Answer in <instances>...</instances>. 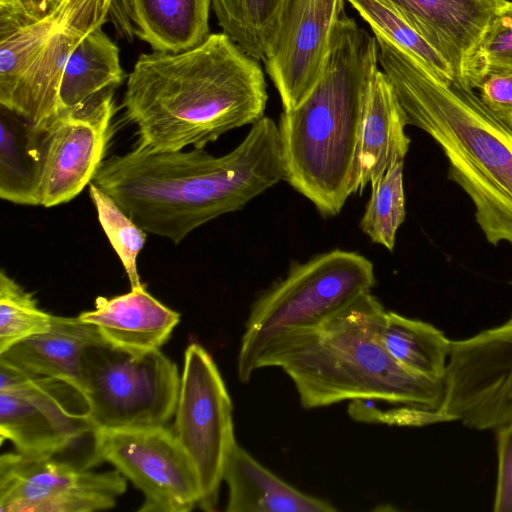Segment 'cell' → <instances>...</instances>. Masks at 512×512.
<instances>
[{
    "label": "cell",
    "instance_id": "cell-1",
    "mask_svg": "<svg viewBox=\"0 0 512 512\" xmlns=\"http://www.w3.org/2000/svg\"><path fill=\"white\" fill-rule=\"evenodd\" d=\"M285 180L278 125L263 116L223 156L204 148L153 152L137 144L105 159L92 183L144 231L179 244L190 232Z\"/></svg>",
    "mask_w": 512,
    "mask_h": 512
},
{
    "label": "cell",
    "instance_id": "cell-2",
    "mask_svg": "<svg viewBox=\"0 0 512 512\" xmlns=\"http://www.w3.org/2000/svg\"><path fill=\"white\" fill-rule=\"evenodd\" d=\"M259 61L223 31L182 52L141 54L122 102L137 144L153 152L204 148L257 122L268 100Z\"/></svg>",
    "mask_w": 512,
    "mask_h": 512
},
{
    "label": "cell",
    "instance_id": "cell-3",
    "mask_svg": "<svg viewBox=\"0 0 512 512\" xmlns=\"http://www.w3.org/2000/svg\"><path fill=\"white\" fill-rule=\"evenodd\" d=\"M385 312L364 293L321 325L274 341L257 368L282 369L305 409L349 400V415L361 422L386 424L405 407L440 409L444 381L407 370L383 346Z\"/></svg>",
    "mask_w": 512,
    "mask_h": 512
},
{
    "label": "cell",
    "instance_id": "cell-4",
    "mask_svg": "<svg viewBox=\"0 0 512 512\" xmlns=\"http://www.w3.org/2000/svg\"><path fill=\"white\" fill-rule=\"evenodd\" d=\"M378 43L343 12L319 80L278 124L285 180L324 216L358 192L362 122Z\"/></svg>",
    "mask_w": 512,
    "mask_h": 512
},
{
    "label": "cell",
    "instance_id": "cell-5",
    "mask_svg": "<svg viewBox=\"0 0 512 512\" xmlns=\"http://www.w3.org/2000/svg\"><path fill=\"white\" fill-rule=\"evenodd\" d=\"M378 63L391 80L409 125L434 140L448 178L470 198L486 240L512 246V126L496 117L473 89L428 70L376 37Z\"/></svg>",
    "mask_w": 512,
    "mask_h": 512
},
{
    "label": "cell",
    "instance_id": "cell-6",
    "mask_svg": "<svg viewBox=\"0 0 512 512\" xmlns=\"http://www.w3.org/2000/svg\"><path fill=\"white\" fill-rule=\"evenodd\" d=\"M374 284L372 262L356 252L332 250L293 266L251 306L237 356L239 380L250 381L274 341L321 325Z\"/></svg>",
    "mask_w": 512,
    "mask_h": 512
},
{
    "label": "cell",
    "instance_id": "cell-7",
    "mask_svg": "<svg viewBox=\"0 0 512 512\" xmlns=\"http://www.w3.org/2000/svg\"><path fill=\"white\" fill-rule=\"evenodd\" d=\"M180 378L177 365L160 349L135 355L100 341L80 358L79 385L97 431L167 426Z\"/></svg>",
    "mask_w": 512,
    "mask_h": 512
},
{
    "label": "cell",
    "instance_id": "cell-8",
    "mask_svg": "<svg viewBox=\"0 0 512 512\" xmlns=\"http://www.w3.org/2000/svg\"><path fill=\"white\" fill-rule=\"evenodd\" d=\"M96 428L78 383L30 377L0 363V440L29 455L66 453Z\"/></svg>",
    "mask_w": 512,
    "mask_h": 512
},
{
    "label": "cell",
    "instance_id": "cell-9",
    "mask_svg": "<svg viewBox=\"0 0 512 512\" xmlns=\"http://www.w3.org/2000/svg\"><path fill=\"white\" fill-rule=\"evenodd\" d=\"M233 405L210 353L191 343L184 353L183 371L171 427L197 471L201 488L198 507L214 511L226 459L237 443Z\"/></svg>",
    "mask_w": 512,
    "mask_h": 512
},
{
    "label": "cell",
    "instance_id": "cell-10",
    "mask_svg": "<svg viewBox=\"0 0 512 512\" xmlns=\"http://www.w3.org/2000/svg\"><path fill=\"white\" fill-rule=\"evenodd\" d=\"M63 453L0 457V512H95L111 509L125 493L118 471L94 472Z\"/></svg>",
    "mask_w": 512,
    "mask_h": 512
},
{
    "label": "cell",
    "instance_id": "cell-11",
    "mask_svg": "<svg viewBox=\"0 0 512 512\" xmlns=\"http://www.w3.org/2000/svg\"><path fill=\"white\" fill-rule=\"evenodd\" d=\"M95 455L144 496L140 512H188L201 488L190 457L168 426L96 431Z\"/></svg>",
    "mask_w": 512,
    "mask_h": 512
},
{
    "label": "cell",
    "instance_id": "cell-12",
    "mask_svg": "<svg viewBox=\"0 0 512 512\" xmlns=\"http://www.w3.org/2000/svg\"><path fill=\"white\" fill-rule=\"evenodd\" d=\"M440 410L479 431L512 423V324L452 341Z\"/></svg>",
    "mask_w": 512,
    "mask_h": 512
},
{
    "label": "cell",
    "instance_id": "cell-13",
    "mask_svg": "<svg viewBox=\"0 0 512 512\" xmlns=\"http://www.w3.org/2000/svg\"><path fill=\"white\" fill-rule=\"evenodd\" d=\"M116 113L114 90L83 106L62 110L44 131L41 205L74 199L105 160Z\"/></svg>",
    "mask_w": 512,
    "mask_h": 512
},
{
    "label": "cell",
    "instance_id": "cell-14",
    "mask_svg": "<svg viewBox=\"0 0 512 512\" xmlns=\"http://www.w3.org/2000/svg\"><path fill=\"white\" fill-rule=\"evenodd\" d=\"M345 0H288L262 62L283 110L299 105L319 80Z\"/></svg>",
    "mask_w": 512,
    "mask_h": 512
},
{
    "label": "cell",
    "instance_id": "cell-15",
    "mask_svg": "<svg viewBox=\"0 0 512 512\" xmlns=\"http://www.w3.org/2000/svg\"><path fill=\"white\" fill-rule=\"evenodd\" d=\"M404 19L449 65L453 79L474 90V59L495 13L507 0H380Z\"/></svg>",
    "mask_w": 512,
    "mask_h": 512
},
{
    "label": "cell",
    "instance_id": "cell-16",
    "mask_svg": "<svg viewBox=\"0 0 512 512\" xmlns=\"http://www.w3.org/2000/svg\"><path fill=\"white\" fill-rule=\"evenodd\" d=\"M116 2L71 0L64 18L23 76L6 109L45 131L59 113V85L71 54L86 35L108 21Z\"/></svg>",
    "mask_w": 512,
    "mask_h": 512
},
{
    "label": "cell",
    "instance_id": "cell-17",
    "mask_svg": "<svg viewBox=\"0 0 512 512\" xmlns=\"http://www.w3.org/2000/svg\"><path fill=\"white\" fill-rule=\"evenodd\" d=\"M78 318L96 327L104 342L135 355L160 349L180 314L153 297L146 286L112 298L99 296L93 310Z\"/></svg>",
    "mask_w": 512,
    "mask_h": 512
},
{
    "label": "cell",
    "instance_id": "cell-18",
    "mask_svg": "<svg viewBox=\"0 0 512 512\" xmlns=\"http://www.w3.org/2000/svg\"><path fill=\"white\" fill-rule=\"evenodd\" d=\"M409 125L393 84L379 68L368 89L362 122L358 192L373 187L391 164L404 160L410 145Z\"/></svg>",
    "mask_w": 512,
    "mask_h": 512
},
{
    "label": "cell",
    "instance_id": "cell-19",
    "mask_svg": "<svg viewBox=\"0 0 512 512\" xmlns=\"http://www.w3.org/2000/svg\"><path fill=\"white\" fill-rule=\"evenodd\" d=\"M227 512H334L329 502L307 495L276 476L236 443L224 465Z\"/></svg>",
    "mask_w": 512,
    "mask_h": 512
},
{
    "label": "cell",
    "instance_id": "cell-20",
    "mask_svg": "<svg viewBox=\"0 0 512 512\" xmlns=\"http://www.w3.org/2000/svg\"><path fill=\"white\" fill-rule=\"evenodd\" d=\"M103 341L96 327L77 317L53 315L51 328L0 354V363L30 377H53L79 384L80 358L90 344Z\"/></svg>",
    "mask_w": 512,
    "mask_h": 512
},
{
    "label": "cell",
    "instance_id": "cell-21",
    "mask_svg": "<svg viewBox=\"0 0 512 512\" xmlns=\"http://www.w3.org/2000/svg\"><path fill=\"white\" fill-rule=\"evenodd\" d=\"M135 34L153 51L178 53L210 35L211 0H121Z\"/></svg>",
    "mask_w": 512,
    "mask_h": 512
},
{
    "label": "cell",
    "instance_id": "cell-22",
    "mask_svg": "<svg viewBox=\"0 0 512 512\" xmlns=\"http://www.w3.org/2000/svg\"><path fill=\"white\" fill-rule=\"evenodd\" d=\"M44 131L0 108V197L18 205H41Z\"/></svg>",
    "mask_w": 512,
    "mask_h": 512
},
{
    "label": "cell",
    "instance_id": "cell-23",
    "mask_svg": "<svg viewBox=\"0 0 512 512\" xmlns=\"http://www.w3.org/2000/svg\"><path fill=\"white\" fill-rule=\"evenodd\" d=\"M125 77L119 48L103 26L96 28L78 44L64 68L58 90L59 112L115 90Z\"/></svg>",
    "mask_w": 512,
    "mask_h": 512
},
{
    "label": "cell",
    "instance_id": "cell-24",
    "mask_svg": "<svg viewBox=\"0 0 512 512\" xmlns=\"http://www.w3.org/2000/svg\"><path fill=\"white\" fill-rule=\"evenodd\" d=\"M381 340L389 355L407 370L444 381L452 340L434 325L386 311Z\"/></svg>",
    "mask_w": 512,
    "mask_h": 512
},
{
    "label": "cell",
    "instance_id": "cell-25",
    "mask_svg": "<svg viewBox=\"0 0 512 512\" xmlns=\"http://www.w3.org/2000/svg\"><path fill=\"white\" fill-rule=\"evenodd\" d=\"M345 1L370 26L375 37L384 39L438 76L453 79L447 62L388 5L380 0Z\"/></svg>",
    "mask_w": 512,
    "mask_h": 512
},
{
    "label": "cell",
    "instance_id": "cell-26",
    "mask_svg": "<svg viewBox=\"0 0 512 512\" xmlns=\"http://www.w3.org/2000/svg\"><path fill=\"white\" fill-rule=\"evenodd\" d=\"M404 160L394 161L373 186L370 199L360 221L361 230L372 242L392 251L396 234L405 220L403 186Z\"/></svg>",
    "mask_w": 512,
    "mask_h": 512
},
{
    "label": "cell",
    "instance_id": "cell-27",
    "mask_svg": "<svg viewBox=\"0 0 512 512\" xmlns=\"http://www.w3.org/2000/svg\"><path fill=\"white\" fill-rule=\"evenodd\" d=\"M53 315L39 308L32 293L0 272V354L31 336L47 332Z\"/></svg>",
    "mask_w": 512,
    "mask_h": 512
},
{
    "label": "cell",
    "instance_id": "cell-28",
    "mask_svg": "<svg viewBox=\"0 0 512 512\" xmlns=\"http://www.w3.org/2000/svg\"><path fill=\"white\" fill-rule=\"evenodd\" d=\"M89 195L97 211L99 223L123 264L131 289L145 287L139 277L137 258L145 246L146 231L92 182L89 184Z\"/></svg>",
    "mask_w": 512,
    "mask_h": 512
},
{
    "label": "cell",
    "instance_id": "cell-29",
    "mask_svg": "<svg viewBox=\"0 0 512 512\" xmlns=\"http://www.w3.org/2000/svg\"><path fill=\"white\" fill-rule=\"evenodd\" d=\"M512 69V1L492 17L474 59V89L482 74L491 69Z\"/></svg>",
    "mask_w": 512,
    "mask_h": 512
},
{
    "label": "cell",
    "instance_id": "cell-30",
    "mask_svg": "<svg viewBox=\"0 0 512 512\" xmlns=\"http://www.w3.org/2000/svg\"><path fill=\"white\" fill-rule=\"evenodd\" d=\"M288 0H242L252 56L263 60L274 40L281 12Z\"/></svg>",
    "mask_w": 512,
    "mask_h": 512
},
{
    "label": "cell",
    "instance_id": "cell-31",
    "mask_svg": "<svg viewBox=\"0 0 512 512\" xmlns=\"http://www.w3.org/2000/svg\"><path fill=\"white\" fill-rule=\"evenodd\" d=\"M476 88L484 105L512 126V69H491L482 74Z\"/></svg>",
    "mask_w": 512,
    "mask_h": 512
},
{
    "label": "cell",
    "instance_id": "cell-32",
    "mask_svg": "<svg viewBox=\"0 0 512 512\" xmlns=\"http://www.w3.org/2000/svg\"><path fill=\"white\" fill-rule=\"evenodd\" d=\"M496 432L498 472L493 511L512 512V423Z\"/></svg>",
    "mask_w": 512,
    "mask_h": 512
},
{
    "label": "cell",
    "instance_id": "cell-33",
    "mask_svg": "<svg viewBox=\"0 0 512 512\" xmlns=\"http://www.w3.org/2000/svg\"><path fill=\"white\" fill-rule=\"evenodd\" d=\"M66 0H0V27L41 19Z\"/></svg>",
    "mask_w": 512,
    "mask_h": 512
},
{
    "label": "cell",
    "instance_id": "cell-34",
    "mask_svg": "<svg viewBox=\"0 0 512 512\" xmlns=\"http://www.w3.org/2000/svg\"><path fill=\"white\" fill-rule=\"evenodd\" d=\"M211 3L222 31L252 56V46L245 25L242 0H211Z\"/></svg>",
    "mask_w": 512,
    "mask_h": 512
},
{
    "label": "cell",
    "instance_id": "cell-35",
    "mask_svg": "<svg viewBox=\"0 0 512 512\" xmlns=\"http://www.w3.org/2000/svg\"><path fill=\"white\" fill-rule=\"evenodd\" d=\"M511 285H512V281L510 282ZM504 324H508V325H511L512 324V315L511 317L504 323Z\"/></svg>",
    "mask_w": 512,
    "mask_h": 512
}]
</instances>
